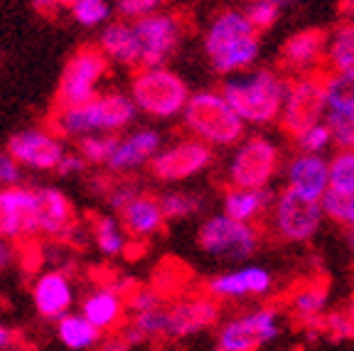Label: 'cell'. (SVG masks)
Masks as SVG:
<instances>
[{
  "mask_svg": "<svg viewBox=\"0 0 354 351\" xmlns=\"http://www.w3.org/2000/svg\"><path fill=\"white\" fill-rule=\"evenodd\" d=\"M259 37L246 12L224 10L212 20L205 50L219 74H236L259 57Z\"/></svg>",
  "mask_w": 354,
  "mask_h": 351,
  "instance_id": "cell-1",
  "label": "cell"
},
{
  "mask_svg": "<svg viewBox=\"0 0 354 351\" xmlns=\"http://www.w3.org/2000/svg\"><path fill=\"white\" fill-rule=\"evenodd\" d=\"M221 93L246 126H266L281 118L288 84L271 69H259L249 77L229 79Z\"/></svg>",
  "mask_w": 354,
  "mask_h": 351,
  "instance_id": "cell-2",
  "label": "cell"
},
{
  "mask_svg": "<svg viewBox=\"0 0 354 351\" xmlns=\"http://www.w3.org/2000/svg\"><path fill=\"white\" fill-rule=\"evenodd\" d=\"M183 115L189 133L207 145H236L246 131V123L221 91H199L189 96Z\"/></svg>",
  "mask_w": 354,
  "mask_h": 351,
  "instance_id": "cell-3",
  "label": "cell"
},
{
  "mask_svg": "<svg viewBox=\"0 0 354 351\" xmlns=\"http://www.w3.org/2000/svg\"><path fill=\"white\" fill-rule=\"evenodd\" d=\"M332 69H320V72L303 74L295 82L288 84L286 101H283L281 123L283 133L295 137L305 128L322 123L327 115V77Z\"/></svg>",
  "mask_w": 354,
  "mask_h": 351,
  "instance_id": "cell-4",
  "label": "cell"
},
{
  "mask_svg": "<svg viewBox=\"0 0 354 351\" xmlns=\"http://www.w3.org/2000/svg\"><path fill=\"white\" fill-rule=\"evenodd\" d=\"M133 101L138 111L153 115V118H175L187 106L189 88L175 72L153 66V69L138 72L133 82Z\"/></svg>",
  "mask_w": 354,
  "mask_h": 351,
  "instance_id": "cell-5",
  "label": "cell"
},
{
  "mask_svg": "<svg viewBox=\"0 0 354 351\" xmlns=\"http://www.w3.org/2000/svg\"><path fill=\"white\" fill-rule=\"evenodd\" d=\"M197 241L202 251L221 260H246L259 248V231L246 221H236L224 211L199 226Z\"/></svg>",
  "mask_w": 354,
  "mask_h": 351,
  "instance_id": "cell-6",
  "label": "cell"
},
{
  "mask_svg": "<svg viewBox=\"0 0 354 351\" xmlns=\"http://www.w3.org/2000/svg\"><path fill=\"white\" fill-rule=\"evenodd\" d=\"M325 219L322 204L286 187L273 202V226L283 241L305 243L315 236Z\"/></svg>",
  "mask_w": 354,
  "mask_h": 351,
  "instance_id": "cell-7",
  "label": "cell"
},
{
  "mask_svg": "<svg viewBox=\"0 0 354 351\" xmlns=\"http://www.w3.org/2000/svg\"><path fill=\"white\" fill-rule=\"evenodd\" d=\"M281 165V153L276 145L263 135H254L241 140L229 162V182L234 187L261 189L276 177Z\"/></svg>",
  "mask_w": 354,
  "mask_h": 351,
  "instance_id": "cell-8",
  "label": "cell"
},
{
  "mask_svg": "<svg viewBox=\"0 0 354 351\" xmlns=\"http://www.w3.org/2000/svg\"><path fill=\"white\" fill-rule=\"evenodd\" d=\"M281 334V314L273 307H259L243 317L229 319L216 334L214 351H259Z\"/></svg>",
  "mask_w": 354,
  "mask_h": 351,
  "instance_id": "cell-9",
  "label": "cell"
},
{
  "mask_svg": "<svg viewBox=\"0 0 354 351\" xmlns=\"http://www.w3.org/2000/svg\"><path fill=\"white\" fill-rule=\"evenodd\" d=\"M327 50H330V32L325 28H305L283 42L278 52V69L298 77L330 69Z\"/></svg>",
  "mask_w": 354,
  "mask_h": 351,
  "instance_id": "cell-10",
  "label": "cell"
},
{
  "mask_svg": "<svg viewBox=\"0 0 354 351\" xmlns=\"http://www.w3.org/2000/svg\"><path fill=\"white\" fill-rule=\"evenodd\" d=\"M106 74V57L99 50H82L66 64L59 84V106H79L96 99V84Z\"/></svg>",
  "mask_w": 354,
  "mask_h": 351,
  "instance_id": "cell-11",
  "label": "cell"
},
{
  "mask_svg": "<svg viewBox=\"0 0 354 351\" xmlns=\"http://www.w3.org/2000/svg\"><path fill=\"white\" fill-rule=\"evenodd\" d=\"M39 231V194L30 187L0 189V236L17 238Z\"/></svg>",
  "mask_w": 354,
  "mask_h": 351,
  "instance_id": "cell-12",
  "label": "cell"
},
{
  "mask_svg": "<svg viewBox=\"0 0 354 351\" xmlns=\"http://www.w3.org/2000/svg\"><path fill=\"white\" fill-rule=\"evenodd\" d=\"M212 165V145L202 140H183L150 160V172L162 182H183Z\"/></svg>",
  "mask_w": 354,
  "mask_h": 351,
  "instance_id": "cell-13",
  "label": "cell"
},
{
  "mask_svg": "<svg viewBox=\"0 0 354 351\" xmlns=\"http://www.w3.org/2000/svg\"><path fill=\"white\" fill-rule=\"evenodd\" d=\"M133 30L140 47V69L160 66L180 42V22L172 15H148Z\"/></svg>",
  "mask_w": 354,
  "mask_h": 351,
  "instance_id": "cell-14",
  "label": "cell"
},
{
  "mask_svg": "<svg viewBox=\"0 0 354 351\" xmlns=\"http://www.w3.org/2000/svg\"><path fill=\"white\" fill-rule=\"evenodd\" d=\"M8 153L20 162L22 167H30V170H57L59 160L64 158V148L57 140L55 135L37 128H30V131H20L10 137L8 143Z\"/></svg>",
  "mask_w": 354,
  "mask_h": 351,
  "instance_id": "cell-15",
  "label": "cell"
},
{
  "mask_svg": "<svg viewBox=\"0 0 354 351\" xmlns=\"http://www.w3.org/2000/svg\"><path fill=\"white\" fill-rule=\"evenodd\" d=\"M219 319V305L212 297H192L167 310V339H185L214 327Z\"/></svg>",
  "mask_w": 354,
  "mask_h": 351,
  "instance_id": "cell-16",
  "label": "cell"
},
{
  "mask_svg": "<svg viewBox=\"0 0 354 351\" xmlns=\"http://www.w3.org/2000/svg\"><path fill=\"white\" fill-rule=\"evenodd\" d=\"M209 295L219 300H236L249 295H266L273 287V275L261 265H243L209 280Z\"/></svg>",
  "mask_w": 354,
  "mask_h": 351,
  "instance_id": "cell-17",
  "label": "cell"
},
{
  "mask_svg": "<svg viewBox=\"0 0 354 351\" xmlns=\"http://www.w3.org/2000/svg\"><path fill=\"white\" fill-rule=\"evenodd\" d=\"M286 177L290 189L320 202L330 189V162L322 155L300 153L288 162Z\"/></svg>",
  "mask_w": 354,
  "mask_h": 351,
  "instance_id": "cell-18",
  "label": "cell"
},
{
  "mask_svg": "<svg viewBox=\"0 0 354 351\" xmlns=\"http://www.w3.org/2000/svg\"><path fill=\"white\" fill-rule=\"evenodd\" d=\"M162 137L158 131H150V128H143V131L128 133L126 137H118L116 148L111 153L109 160V170L113 172H131L143 167L145 162L155 158L160 153Z\"/></svg>",
  "mask_w": 354,
  "mask_h": 351,
  "instance_id": "cell-19",
  "label": "cell"
},
{
  "mask_svg": "<svg viewBox=\"0 0 354 351\" xmlns=\"http://www.w3.org/2000/svg\"><path fill=\"white\" fill-rule=\"evenodd\" d=\"M32 302L42 317L47 319H62L69 314V307L74 302V287L62 270H47L35 280L32 287Z\"/></svg>",
  "mask_w": 354,
  "mask_h": 351,
  "instance_id": "cell-20",
  "label": "cell"
},
{
  "mask_svg": "<svg viewBox=\"0 0 354 351\" xmlns=\"http://www.w3.org/2000/svg\"><path fill=\"white\" fill-rule=\"evenodd\" d=\"M273 192L268 187H261V189H249V187H229L224 192V214L232 216L236 221H246V224H254L256 219L268 211L273 207Z\"/></svg>",
  "mask_w": 354,
  "mask_h": 351,
  "instance_id": "cell-21",
  "label": "cell"
},
{
  "mask_svg": "<svg viewBox=\"0 0 354 351\" xmlns=\"http://www.w3.org/2000/svg\"><path fill=\"white\" fill-rule=\"evenodd\" d=\"M121 219L126 231L136 238L155 236L162 229V224L167 221L165 214H162L160 199L145 197V194H138V197L123 209Z\"/></svg>",
  "mask_w": 354,
  "mask_h": 351,
  "instance_id": "cell-22",
  "label": "cell"
},
{
  "mask_svg": "<svg viewBox=\"0 0 354 351\" xmlns=\"http://www.w3.org/2000/svg\"><path fill=\"white\" fill-rule=\"evenodd\" d=\"M327 307V287L320 283H310L303 285L290 300V310H293L295 319L310 332V336L325 334L322 330V319H325Z\"/></svg>",
  "mask_w": 354,
  "mask_h": 351,
  "instance_id": "cell-23",
  "label": "cell"
},
{
  "mask_svg": "<svg viewBox=\"0 0 354 351\" xmlns=\"http://www.w3.org/2000/svg\"><path fill=\"white\" fill-rule=\"evenodd\" d=\"M39 231L62 236L72 226V204L55 187H39Z\"/></svg>",
  "mask_w": 354,
  "mask_h": 351,
  "instance_id": "cell-24",
  "label": "cell"
},
{
  "mask_svg": "<svg viewBox=\"0 0 354 351\" xmlns=\"http://www.w3.org/2000/svg\"><path fill=\"white\" fill-rule=\"evenodd\" d=\"M82 314L91 324H96L101 332L111 330L123 314V292L118 290L116 285L101 287V290L91 292V295L84 300Z\"/></svg>",
  "mask_w": 354,
  "mask_h": 351,
  "instance_id": "cell-25",
  "label": "cell"
},
{
  "mask_svg": "<svg viewBox=\"0 0 354 351\" xmlns=\"http://www.w3.org/2000/svg\"><path fill=\"white\" fill-rule=\"evenodd\" d=\"M96 115H99V133H113L123 131L131 126L136 118V101L123 96V93H106V96H96Z\"/></svg>",
  "mask_w": 354,
  "mask_h": 351,
  "instance_id": "cell-26",
  "label": "cell"
},
{
  "mask_svg": "<svg viewBox=\"0 0 354 351\" xmlns=\"http://www.w3.org/2000/svg\"><path fill=\"white\" fill-rule=\"evenodd\" d=\"M101 47L111 59L123 61V64L140 66V47L136 30L128 25H111L101 35Z\"/></svg>",
  "mask_w": 354,
  "mask_h": 351,
  "instance_id": "cell-27",
  "label": "cell"
},
{
  "mask_svg": "<svg viewBox=\"0 0 354 351\" xmlns=\"http://www.w3.org/2000/svg\"><path fill=\"white\" fill-rule=\"evenodd\" d=\"M57 336L59 341L72 351H86L96 346L101 336V330L96 324L88 322L84 314H64L57 319Z\"/></svg>",
  "mask_w": 354,
  "mask_h": 351,
  "instance_id": "cell-28",
  "label": "cell"
},
{
  "mask_svg": "<svg viewBox=\"0 0 354 351\" xmlns=\"http://www.w3.org/2000/svg\"><path fill=\"white\" fill-rule=\"evenodd\" d=\"M327 66L332 72H354V22L342 25L330 39Z\"/></svg>",
  "mask_w": 354,
  "mask_h": 351,
  "instance_id": "cell-29",
  "label": "cell"
},
{
  "mask_svg": "<svg viewBox=\"0 0 354 351\" xmlns=\"http://www.w3.org/2000/svg\"><path fill=\"white\" fill-rule=\"evenodd\" d=\"M167 334V310L158 307L150 312H138L133 319L131 330L126 334L128 344H140V341L158 339Z\"/></svg>",
  "mask_w": 354,
  "mask_h": 351,
  "instance_id": "cell-30",
  "label": "cell"
},
{
  "mask_svg": "<svg viewBox=\"0 0 354 351\" xmlns=\"http://www.w3.org/2000/svg\"><path fill=\"white\" fill-rule=\"evenodd\" d=\"M96 246L104 256H121L126 251V231L113 216H101L94 224Z\"/></svg>",
  "mask_w": 354,
  "mask_h": 351,
  "instance_id": "cell-31",
  "label": "cell"
},
{
  "mask_svg": "<svg viewBox=\"0 0 354 351\" xmlns=\"http://www.w3.org/2000/svg\"><path fill=\"white\" fill-rule=\"evenodd\" d=\"M354 108V72H330L327 77V111Z\"/></svg>",
  "mask_w": 354,
  "mask_h": 351,
  "instance_id": "cell-32",
  "label": "cell"
},
{
  "mask_svg": "<svg viewBox=\"0 0 354 351\" xmlns=\"http://www.w3.org/2000/svg\"><path fill=\"white\" fill-rule=\"evenodd\" d=\"M330 189L354 197V150H339L330 162Z\"/></svg>",
  "mask_w": 354,
  "mask_h": 351,
  "instance_id": "cell-33",
  "label": "cell"
},
{
  "mask_svg": "<svg viewBox=\"0 0 354 351\" xmlns=\"http://www.w3.org/2000/svg\"><path fill=\"white\" fill-rule=\"evenodd\" d=\"M160 207H162L165 219L180 221V219H187V216L197 214L199 209H202V199L189 192H165L160 197Z\"/></svg>",
  "mask_w": 354,
  "mask_h": 351,
  "instance_id": "cell-34",
  "label": "cell"
},
{
  "mask_svg": "<svg viewBox=\"0 0 354 351\" xmlns=\"http://www.w3.org/2000/svg\"><path fill=\"white\" fill-rule=\"evenodd\" d=\"M325 123L332 131V140L339 150H354V108L327 111Z\"/></svg>",
  "mask_w": 354,
  "mask_h": 351,
  "instance_id": "cell-35",
  "label": "cell"
},
{
  "mask_svg": "<svg viewBox=\"0 0 354 351\" xmlns=\"http://www.w3.org/2000/svg\"><path fill=\"white\" fill-rule=\"evenodd\" d=\"M116 140L118 137H111V135H84L79 140V153L84 155L86 162H94V165H109L111 153L116 148Z\"/></svg>",
  "mask_w": 354,
  "mask_h": 351,
  "instance_id": "cell-36",
  "label": "cell"
},
{
  "mask_svg": "<svg viewBox=\"0 0 354 351\" xmlns=\"http://www.w3.org/2000/svg\"><path fill=\"white\" fill-rule=\"evenodd\" d=\"M332 143H335V140H332V131H330V126H327L325 121L305 128L303 133H298V135H295V145H298L300 153L322 155Z\"/></svg>",
  "mask_w": 354,
  "mask_h": 351,
  "instance_id": "cell-37",
  "label": "cell"
},
{
  "mask_svg": "<svg viewBox=\"0 0 354 351\" xmlns=\"http://www.w3.org/2000/svg\"><path fill=\"white\" fill-rule=\"evenodd\" d=\"M320 204H322V211H325L327 219L337 221V224L344 226V219H347V214H349L352 197H347V194H342V192H335V189H327L325 197L320 199Z\"/></svg>",
  "mask_w": 354,
  "mask_h": 351,
  "instance_id": "cell-38",
  "label": "cell"
},
{
  "mask_svg": "<svg viewBox=\"0 0 354 351\" xmlns=\"http://www.w3.org/2000/svg\"><path fill=\"white\" fill-rule=\"evenodd\" d=\"M246 17H249V22L256 28V32L263 35L276 25L278 6H273V3H254V6L246 10Z\"/></svg>",
  "mask_w": 354,
  "mask_h": 351,
  "instance_id": "cell-39",
  "label": "cell"
},
{
  "mask_svg": "<svg viewBox=\"0 0 354 351\" xmlns=\"http://www.w3.org/2000/svg\"><path fill=\"white\" fill-rule=\"evenodd\" d=\"M322 330L332 339H352L354 336V324L349 319L347 310L344 312H327L325 319H322Z\"/></svg>",
  "mask_w": 354,
  "mask_h": 351,
  "instance_id": "cell-40",
  "label": "cell"
},
{
  "mask_svg": "<svg viewBox=\"0 0 354 351\" xmlns=\"http://www.w3.org/2000/svg\"><path fill=\"white\" fill-rule=\"evenodd\" d=\"M72 12L82 25H99L109 15V8L104 0H79L77 6H72Z\"/></svg>",
  "mask_w": 354,
  "mask_h": 351,
  "instance_id": "cell-41",
  "label": "cell"
},
{
  "mask_svg": "<svg viewBox=\"0 0 354 351\" xmlns=\"http://www.w3.org/2000/svg\"><path fill=\"white\" fill-rule=\"evenodd\" d=\"M22 180V165L12 158L10 153H0V184L3 187H15Z\"/></svg>",
  "mask_w": 354,
  "mask_h": 351,
  "instance_id": "cell-42",
  "label": "cell"
},
{
  "mask_svg": "<svg viewBox=\"0 0 354 351\" xmlns=\"http://www.w3.org/2000/svg\"><path fill=\"white\" fill-rule=\"evenodd\" d=\"M133 307V312H150V310H158L160 307V297L155 290H133L131 292V302H128Z\"/></svg>",
  "mask_w": 354,
  "mask_h": 351,
  "instance_id": "cell-43",
  "label": "cell"
},
{
  "mask_svg": "<svg viewBox=\"0 0 354 351\" xmlns=\"http://www.w3.org/2000/svg\"><path fill=\"white\" fill-rule=\"evenodd\" d=\"M136 197H138V187H136V184H118L116 189L111 192L109 202H111V207L116 209V211H123V209H126Z\"/></svg>",
  "mask_w": 354,
  "mask_h": 351,
  "instance_id": "cell-44",
  "label": "cell"
},
{
  "mask_svg": "<svg viewBox=\"0 0 354 351\" xmlns=\"http://www.w3.org/2000/svg\"><path fill=\"white\" fill-rule=\"evenodd\" d=\"M84 165H86V160H84L82 153H64V158L57 165V172H59V177L79 175L84 170Z\"/></svg>",
  "mask_w": 354,
  "mask_h": 351,
  "instance_id": "cell-45",
  "label": "cell"
},
{
  "mask_svg": "<svg viewBox=\"0 0 354 351\" xmlns=\"http://www.w3.org/2000/svg\"><path fill=\"white\" fill-rule=\"evenodd\" d=\"M162 0H121L118 8H121L123 15H145V12L155 10Z\"/></svg>",
  "mask_w": 354,
  "mask_h": 351,
  "instance_id": "cell-46",
  "label": "cell"
},
{
  "mask_svg": "<svg viewBox=\"0 0 354 351\" xmlns=\"http://www.w3.org/2000/svg\"><path fill=\"white\" fill-rule=\"evenodd\" d=\"M10 258H12V251H10V246H8V238L0 236V270L8 268Z\"/></svg>",
  "mask_w": 354,
  "mask_h": 351,
  "instance_id": "cell-47",
  "label": "cell"
},
{
  "mask_svg": "<svg viewBox=\"0 0 354 351\" xmlns=\"http://www.w3.org/2000/svg\"><path fill=\"white\" fill-rule=\"evenodd\" d=\"M337 15L354 17V0H337Z\"/></svg>",
  "mask_w": 354,
  "mask_h": 351,
  "instance_id": "cell-48",
  "label": "cell"
},
{
  "mask_svg": "<svg viewBox=\"0 0 354 351\" xmlns=\"http://www.w3.org/2000/svg\"><path fill=\"white\" fill-rule=\"evenodd\" d=\"M10 330H8L6 324H0V346H8L10 344Z\"/></svg>",
  "mask_w": 354,
  "mask_h": 351,
  "instance_id": "cell-49",
  "label": "cell"
},
{
  "mask_svg": "<svg viewBox=\"0 0 354 351\" xmlns=\"http://www.w3.org/2000/svg\"><path fill=\"white\" fill-rule=\"evenodd\" d=\"M344 226L354 231V197H352V204H349V214H347V219H344Z\"/></svg>",
  "mask_w": 354,
  "mask_h": 351,
  "instance_id": "cell-50",
  "label": "cell"
},
{
  "mask_svg": "<svg viewBox=\"0 0 354 351\" xmlns=\"http://www.w3.org/2000/svg\"><path fill=\"white\" fill-rule=\"evenodd\" d=\"M35 6H37L39 10H50L52 6H57V0H35Z\"/></svg>",
  "mask_w": 354,
  "mask_h": 351,
  "instance_id": "cell-51",
  "label": "cell"
},
{
  "mask_svg": "<svg viewBox=\"0 0 354 351\" xmlns=\"http://www.w3.org/2000/svg\"><path fill=\"white\" fill-rule=\"evenodd\" d=\"M256 3H273V6H288V3H295V0H256Z\"/></svg>",
  "mask_w": 354,
  "mask_h": 351,
  "instance_id": "cell-52",
  "label": "cell"
},
{
  "mask_svg": "<svg viewBox=\"0 0 354 351\" xmlns=\"http://www.w3.org/2000/svg\"><path fill=\"white\" fill-rule=\"evenodd\" d=\"M349 231V234H347V241H349V248H352V251H354V231L352 229H347Z\"/></svg>",
  "mask_w": 354,
  "mask_h": 351,
  "instance_id": "cell-53",
  "label": "cell"
},
{
  "mask_svg": "<svg viewBox=\"0 0 354 351\" xmlns=\"http://www.w3.org/2000/svg\"><path fill=\"white\" fill-rule=\"evenodd\" d=\"M347 314H349V319H352V324H354V300L349 302V307H347Z\"/></svg>",
  "mask_w": 354,
  "mask_h": 351,
  "instance_id": "cell-54",
  "label": "cell"
},
{
  "mask_svg": "<svg viewBox=\"0 0 354 351\" xmlns=\"http://www.w3.org/2000/svg\"><path fill=\"white\" fill-rule=\"evenodd\" d=\"M57 3H62V6H77L79 0H57Z\"/></svg>",
  "mask_w": 354,
  "mask_h": 351,
  "instance_id": "cell-55",
  "label": "cell"
},
{
  "mask_svg": "<svg viewBox=\"0 0 354 351\" xmlns=\"http://www.w3.org/2000/svg\"><path fill=\"white\" fill-rule=\"evenodd\" d=\"M101 351H126L123 346H106V349H101Z\"/></svg>",
  "mask_w": 354,
  "mask_h": 351,
  "instance_id": "cell-56",
  "label": "cell"
}]
</instances>
